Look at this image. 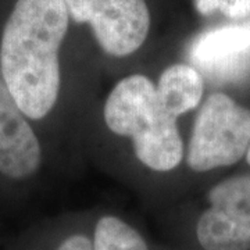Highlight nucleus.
Segmentation results:
<instances>
[{
  "mask_svg": "<svg viewBox=\"0 0 250 250\" xmlns=\"http://www.w3.org/2000/svg\"><path fill=\"white\" fill-rule=\"evenodd\" d=\"M57 250H93L92 241L85 235H71L60 243Z\"/></svg>",
  "mask_w": 250,
  "mask_h": 250,
  "instance_id": "9b49d317",
  "label": "nucleus"
},
{
  "mask_svg": "<svg viewBox=\"0 0 250 250\" xmlns=\"http://www.w3.org/2000/svg\"><path fill=\"white\" fill-rule=\"evenodd\" d=\"M92 246L93 250H147L142 235L114 215L99 220Z\"/></svg>",
  "mask_w": 250,
  "mask_h": 250,
  "instance_id": "1a4fd4ad",
  "label": "nucleus"
},
{
  "mask_svg": "<svg viewBox=\"0 0 250 250\" xmlns=\"http://www.w3.org/2000/svg\"><path fill=\"white\" fill-rule=\"evenodd\" d=\"M103 116L107 128L131 138L138 160L147 168L167 172L184 159V141L177 117L159 99L152 81L142 74L128 75L110 92Z\"/></svg>",
  "mask_w": 250,
  "mask_h": 250,
  "instance_id": "f03ea898",
  "label": "nucleus"
},
{
  "mask_svg": "<svg viewBox=\"0 0 250 250\" xmlns=\"http://www.w3.org/2000/svg\"><path fill=\"white\" fill-rule=\"evenodd\" d=\"M70 17L89 24L99 46L110 56L125 57L145 43L150 11L145 0H64Z\"/></svg>",
  "mask_w": 250,
  "mask_h": 250,
  "instance_id": "20e7f679",
  "label": "nucleus"
},
{
  "mask_svg": "<svg viewBox=\"0 0 250 250\" xmlns=\"http://www.w3.org/2000/svg\"><path fill=\"white\" fill-rule=\"evenodd\" d=\"M156 89L164 108L178 118L199 106L205 83L202 74L193 65L179 62L163 71Z\"/></svg>",
  "mask_w": 250,
  "mask_h": 250,
  "instance_id": "6e6552de",
  "label": "nucleus"
},
{
  "mask_svg": "<svg viewBox=\"0 0 250 250\" xmlns=\"http://www.w3.org/2000/svg\"><path fill=\"white\" fill-rule=\"evenodd\" d=\"M27 118L0 72V172L7 178H29L42 163L41 143Z\"/></svg>",
  "mask_w": 250,
  "mask_h": 250,
  "instance_id": "423d86ee",
  "label": "nucleus"
},
{
  "mask_svg": "<svg viewBox=\"0 0 250 250\" xmlns=\"http://www.w3.org/2000/svg\"><path fill=\"white\" fill-rule=\"evenodd\" d=\"M246 161L249 163V166H250V146H249V149H248V153H246Z\"/></svg>",
  "mask_w": 250,
  "mask_h": 250,
  "instance_id": "f8f14e48",
  "label": "nucleus"
},
{
  "mask_svg": "<svg viewBox=\"0 0 250 250\" xmlns=\"http://www.w3.org/2000/svg\"><path fill=\"white\" fill-rule=\"evenodd\" d=\"M195 7L202 16L221 13L233 20L250 16V0H195Z\"/></svg>",
  "mask_w": 250,
  "mask_h": 250,
  "instance_id": "9d476101",
  "label": "nucleus"
},
{
  "mask_svg": "<svg viewBox=\"0 0 250 250\" xmlns=\"http://www.w3.org/2000/svg\"><path fill=\"white\" fill-rule=\"evenodd\" d=\"M249 53V28L225 27L197 36L189 49V59L200 74L227 80L243 71Z\"/></svg>",
  "mask_w": 250,
  "mask_h": 250,
  "instance_id": "0eeeda50",
  "label": "nucleus"
},
{
  "mask_svg": "<svg viewBox=\"0 0 250 250\" xmlns=\"http://www.w3.org/2000/svg\"><path fill=\"white\" fill-rule=\"evenodd\" d=\"M64 0H17L0 41V72L31 120L46 117L59 99V52L68 31Z\"/></svg>",
  "mask_w": 250,
  "mask_h": 250,
  "instance_id": "f257e3e1",
  "label": "nucleus"
},
{
  "mask_svg": "<svg viewBox=\"0 0 250 250\" xmlns=\"http://www.w3.org/2000/svg\"><path fill=\"white\" fill-rule=\"evenodd\" d=\"M249 32H250V27H249Z\"/></svg>",
  "mask_w": 250,
  "mask_h": 250,
  "instance_id": "ddd939ff",
  "label": "nucleus"
},
{
  "mask_svg": "<svg viewBox=\"0 0 250 250\" xmlns=\"http://www.w3.org/2000/svg\"><path fill=\"white\" fill-rule=\"evenodd\" d=\"M250 146V110L224 93H213L199 108L187 161L196 172L228 167Z\"/></svg>",
  "mask_w": 250,
  "mask_h": 250,
  "instance_id": "7ed1b4c3",
  "label": "nucleus"
},
{
  "mask_svg": "<svg viewBox=\"0 0 250 250\" xmlns=\"http://www.w3.org/2000/svg\"><path fill=\"white\" fill-rule=\"evenodd\" d=\"M196 236L205 250H250V175L221 181L207 195Z\"/></svg>",
  "mask_w": 250,
  "mask_h": 250,
  "instance_id": "39448f33",
  "label": "nucleus"
}]
</instances>
